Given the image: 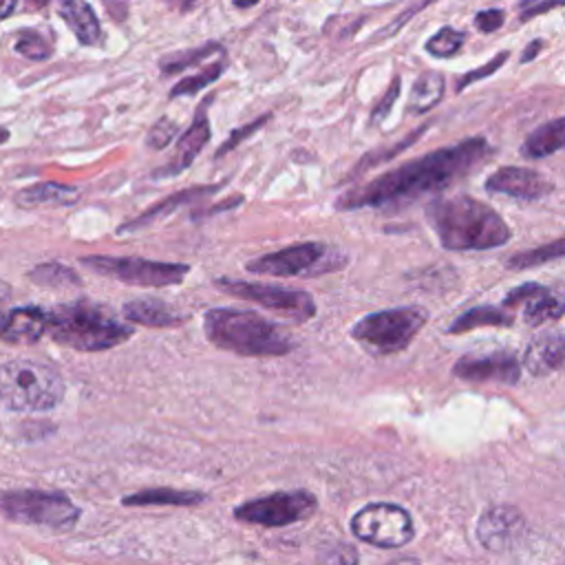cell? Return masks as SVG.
<instances>
[{
    "instance_id": "cell-46",
    "label": "cell",
    "mask_w": 565,
    "mask_h": 565,
    "mask_svg": "<svg viewBox=\"0 0 565 565\" xmlns=\"http://www.w3.org/2000/svg\"><path fill=\"white\" fill-rule=\"evenodd\" d=\"M234 2V7H238V9H247V7H254L256 2H260V0H232Z\"/></svg>"
},
{
    "instance_id": "cell-21",
    "label": "cell",
    "mask_w": 565,
    "mask_h": 565,
    "mask_svg": "<svg viewBox=\"0 0 565 565\" xmlns=\"http://www.w3.org/2000/svg\"><path fill=\"white\" fill-rule=\"evenodd\" d=\"M124 316L130 322L146 327H177L183 322V316L177 313L170 305L157 298H139L124 305Z\"/></svg>"
},
{
    "instance_id": "cell-42",
    "label": "cell",
    "mask_w": 565,
    "mask_h": 565,
    "mask_svg": "<svg viewBox=\"0 0 565 565\" xmlns=\"http://www.w3.org/2000/svg\"><path fill=\"white\" fill-rule=\"evenodd\" d=\"M541 46H543V42L541 40H534L525 51H523V55H521V62H530L532 57H536V53L541 51Z\"/></svg>"
},
{
    "instance_id": "cell-19",
    "label": "cell",
    "mask_w": 565,
    "mask_h": 565,
    "mask_svg": "<svg viewBox=\"0 0 565 565\" xmlns=\"http://www.w3.org/2000/svg\"><path fill=\"white\" fill-rule=\"evenodd\" d=\"M523 364L532 375H547L565 369V333L552 331L534 338L525 349Z\"/></svg>"
},
{
    "instance_id": "cell-18",
    "label": "cell",
    "mask_w": 565,
    "mask_h": 565,
    "mask_svg": "<svg viewBox=\"0 0 565 565\" xmlns=\"http://www.w3.org/2000/svg\"><path fill=\"white\" fill-rule=\"evenodd\" d=\"M205 106L203 104L192 121V126L181 135L179 143H177V152L174 157L154 174V177H174L179 172H183L199 154V150L210 141V119H207V113H205Z\"/></svg>"
},
{
    "instance_id": "cell-7",
    "label": "cell",
    "mask_w": 565,
    "mask_h": 565,
    "mask_svg": "<svg viewBox=\"0 0 565 565\" xmlns=\"http://www.w3.org/2000/svg\"><path fill=\"white\" fill-rule=\"evenodd\" d=\"M347 265V256L327 243H298L247 263V271L267 276H320Z\"/></svg>"
},
{
    "instance_id": "cell-8",
    "label": "cell",
    "mask_w": 565,
    "mask_h": 565,
    "mask_svg": "<svg viewBox=\"0 0 565 565\" xmlns=\"http://www.w3.org/2000/svg\"><path fill=\"white\" fill-rule=\"evenodd\" d=\"M0 512L15 523L46 525L55 530H66L75 525L79 516V510L68 497L42 490L0 492Z\"/></svg>"
},
{
    "instance_id": "cell-4",
    "label": "cell",
    "mask_w": 565,
    "mask_h": 565,
    "mask_svg": "<svg viewBox=\"0 0 565 565\" xmlns=\"http://www.w3.org/2000/svg\"><path fill=\"white\" fill-rule=\"evenodd\" d=\"M205 335L218 349L238 355H285L294 340L256 311L210 309L205 313Z\"/></svg>"
},
{
    "instance_id": "cell-2",
    "label": "cell",
    "mask_w": 565,
    "mask_h": 565,
    "mask_svg": "<svg viewBox=\"0 0 565 565\" xmlns=\"http://www.w3.org/2000/svg\"><path fill=\"white\" fill-rule=\"evenodd\" d=\"M428 218L439 243L450 252L492 249L510 241V227L486 203L459 194L428 205Z\"/></svg>"
},
{
    "instance_id": "cell-33",
    "label": "cell",
    "mask_w": 565,
    "mask_h": 565,
    "mask_svg": "<svg viewBox=\"0 0 565 565\" xmlns=\"http://www.w3.org/2000/svg\"><path fill=\"white\" fill-rule=\"evenodd\" d=\"M15 51L29 60H46L53 51H51V44L44 40L42 33L33 31V29H26V31H20L18 38H15Z\"/></svg>"
},
{
    "instance_id": "cell-36",
    "label": "cell",
    "mask_w": 565,
    "mask_h": 565,
    "mask_svg": "<svg viewBox=\"0 0 565 565\" xmlns=\"http://www.w3.org/2000/svg\"><path fill=\"white\" fill-rule=\"evenodd\" d=\"M267 119H269V115H263L260 119H256V121H252V124H247V126H243V128H238V130H234L232 135H230V139L218 148V152H216V157H221V154H227L236 143H241L243 139H247L254 130H258L260 126H265L267 124Z\"/></svg>"
},
{
    "instance_id": "cell-30",
    "label": "cell",
    "mask_w": 565,
    "mask_h": 565,
    "mask_svg": "<svg viewBox=\"0 0 565 565\" xmlns=\"http://www.w3.org/2000/svg\"><path fill=\"white\" fill-rule=\"evenodd\" d=\"M466 40L463 31H457L452 26H441L428 42H426V51L433 57H452L455 53L461 51Z\"/></svg>"
},
{
    "instance_id": "cell-41",
    "label": "cell",
    "mask_w": 565,
    "mask_h": 565,
    "mask_svg": "<svg viewBox=\"0 0 565 565\" xmlns=\"http://www.w3.org/2000/svg\"><path fill=\"white\" fill-rule=\"evenodd\" d=\"M9 298H11V287H9L4 280H0V322H2V318L7 316V302H9Z\"/></svg>"
},
{
    "instance_id": "cell-34",
    "label": "cell",
    "mask_w": 565,
    "mask_h": 565,
    "mask_svg": "<svg viewBox=\"0 0 565 565\" xmlns=\"http://www.w3.org/2000/svg\"><path fill=\"white\" fill-rule=\"evenodd\" d=\"M508 60V53L503 51V53H499V55H494L492 60H488L483 66H479V68H475V71H470V73H466L459 82H457V90H463L466 86H470L472 82H479V79H486L490 73H494V71H499L501 66H503V62Z\"/></svg>"
},
{
    "instance_id": "cell-40",
    "label": "cell",
    "mask_w": 565,
    "mask_h": 565,
    "mask_svg": "<svg viewBox=\"0 0 565 565\" xmlns=\"http://www.w3.org/2000/svg\"><path fill=\"white\" fill-rule=\"evenodd\" d=\"M561 4H565V0H525L521 4V20L525 22V20H530V18H534L539 13H545V11L554 9V7H561Z\"/></svg>"
},
{
    "instance_id": "cell-9",
    "label": "cell",
    "mask_w": 565,
    "mask_h": 565,
    "mask_svg": "<svg viewBox=\"0 0 565 565\" xmlns=\"http://www.w3.org/2000/svg\"><path fill=\"white\" fill-rule=\"evenodd\" d=\"M82 265L97 274L113 276L121 282L141 285V287L177 285L190 271V267L181 263H159V260H146V258H113V256H84Z\"/></svg>"
},
{
    "instance_id": "cell-27",
    "label": "cell",
    "mask_w": 565,
    "mask_h": 565,
    "mask_svg": "<svg viewBox=\"0 0 565 565\" xmlns=\"http://www.w3.org/2000/svg\"><path fill=\"white\" fill-rule=\"evenodd\" d=\"M203 497L199 492H183V490H143V492H137L132 497H126L124 503L126 505H192V503H199Z\"/></svg>"
},
{
    "instance_id": "cell-43",
    "label": "cell",
    "mask_w": 565,
    "mask_h": 565,
    "mask_svg": "<svg viewBox=\"0 0 565 565\" xmlns=\"http://www.w3.org/2000/svg\"><path fill=\"white\" fill-rule=\"evenodd\" d=\"M15 4H18V0H0V20H4L7 15H11L13 9H15Z\"/></svg>"
},
{
    "instance_id": "cell-38",
    "label": "cell",
    "mask_w": 565,
    "mask_h": 565,
    "mask_svg": "<svg viewBox=\"0 0 565 565\" xmlns=\"http://www.w3.org/2000/svg\"><path fill=\"white\" fill-rule=\"evenodd\" d=\"M397 95H399V77H395V79L391 82V88L384 93L382 102L373 108V113H371V121H373V124L382 121V119L388 115V110L393 108V104H395Z\"/></svg>"
},
{
    "instance_id": "cell-15",
    "label": "cell",
    "mask_w": 565,
    "mask_h": 565,
    "mask_svg": "<svg viewBox=\"0 0 565 565\" xmlns=\"http://www.w3.org/2000/svg\"><path fill=\"white\" fill-rule=\"evenodd\" d=\"M503 307H523L525 322L543 324L565 313V296L561 298L539 282H525L503 298Z\"/></svg>"
},
{
    "instance_id": "cell-3",
    "label": "cell",
    "mask_w": 565,
    "mask_h": 565,
    "mask_svg": "<svg viewBox=\"0 0 565 565\" xmlns=\"http://www.w3.org/2000/svg\"><path fill=\"white\" fill-rule=\"evenodd\" d=\"M55 342L77 351H104L132 335V327L113 316L106 307L73 300L49 311V331Z\"/></svg>"
},
{
    "instance_id": "cell-32",
    "label": "cell",
    "mask_w": 565,
    "mask_h": 565,
    "mask_svg": "<svg viewBox=\"0 0 565 565\" xmlns=\"http://www.w3.org/2000/svg\"><path fill=\"white\" fill-rule=\"evenodd\" d=\"M223 71H225V64H223V62H214V64L205 66L201 73H196V75H190V77L181 79V82L170 90V95H172V97H179V95H192V93H199L203 86L212 84V82H214Z\"/></svg>"
},
{
    "instance_id": "cell-6",
    "label": "cell",
    "mask_w": 565,
    "mask_h": 565,
    "mask_svg": "<svg viewBox=\"0 0 565 565\" xmlns=\"http://www.w3.org/2000/svg\"><path fill=\"white\" fill-rule=\"evenodd\" d=\"M426 313L417 307L382 309L364 316L351 329V335L373 355H388L406 349L424 327Z\"/></svg>"
},
{
    "instance_id": "cell-31",
    "label": "cell",
    "mask_w": 565,
    "mask_h": 565,
    "mask_svg": "<svg viewBox=\"0 0 565 565\" xmlns=\"http://www.w3.org/2000/svg\"><path fill=\"white\" fill-rule=\"evenodd\" d=\"M221 44L218 42H210L205 46H199V49H190V51H181V53H174V55H168L161 60V71L163 73H179L183 71L185 66H192L214 53H221Z\"/></svg>"
},
{
    "instance_id": "cell-12",
    "label": "cell",
    "mask_w": 565,
    "mask_h": 565,
    "mask_svg": "<svg viewBox=\"0 0 565 565\" xmlns=\"http://www.w3.org/2000/svg\"><path fill=\"white\" fill-rule=\"evenodd\" d=\"M316 510V499L311 492H276L263 499L247 501L234 510L238 521L256 523L263 527L289 525L300 519H307Z\"/></svg>"
},
{
    "instance_id": "cell-28",
    "label": "cell",
    "mask_w": 565,
    "mask_h": 565,
    "mask_svg": "<svg viewBox=\"0 0 565 565\" xmlns=\"http://www.w3.org/2000/svg\"><path fill=\"white\" fill-rule=\"evenodd\" d=\"M563 256H565V238H556V241L545 243V245H539V247H534V249L514 254L505 265H508L510 269H527V267H536V265H543V263L563 258Z\"/></svg>"
},
{
    "instance_id": "cell-20",
    "label": "cell",
    "mask_w": 565,
    "mask_h": 565,
    "mask_svg": "<svg viewBox=\"0 0 565 565\" xmlns=\"http://www.w3.org/2000/svg\"><path fill=\"white\" fill-rule=\"evenodd\" d=\"M60 15L68 24V29L75 33L77 42L90 46L102 38V26L86 0H62Z\"/></svg>"
},
{
    "instance_id": "cell-48",
    "label": "cell",
    "mask_w": 565,
    "mask_h": 565,
    "mask_svg": "<svg viewBox=\"0 0 565 565\" xmlns=\"http://www.w3.org/2000/svg\"><path fill=\"white\" fill-rule=\"evenodd\" d=\"M29 2H31V4H33V7H38V9H40V7H44V4H49V2H51V0H29Z\"/></svg>"
},
{
    "instance_id": "cell-29",
    "label": "cell",
    "mask_w": 565,
    "mask_h": 565,
    "mask_svg": "<svg viewBox=\"0 0 565 565\" xmlns=\"http://www.w3.org/2000/svg\"><path fill=\"white\" fill-rule=\"evenodd\" d=\"M29 278H31L33 282H38V285H46V287L82 285V278H79L73 269H68V267H64V265H60V263H44V265H38V267H33V269L29 271Z\"/></svg>"
},
{
    "instance_id": "cell-11",
    "label": "cell",
    "mask_w": 565,
    "mask_h": 565,
    "mask_svg": "<svg viewBox=\"0 0 565 565\" xmlns=\"http://www.w3.org/2000/svg\"><path fill=\"white\" fill-rule=\"evenodd\" d=\"M353 534L377 547H402L413 539L411 514L393 503L364 505L351 519Z\"/></svg>"
},
{
    "instance_id": "cell-17",
    "label": "cell",
    "mask_w": 565,
    "mask_h": 565,
    "mask_svg": "<svg viewBox=\"0 0 565 565\" xmlns=\"http://www.w3.org/2000/svg\"><path fill=\"white\" fill-rule=\"evenodd\" d=\"M49 331V311L42 307H15L0 322V340L9 344H31Z\"/></svg>"
},
{
    "instance_id": "cell-44",
    "label": "cell",
    "mask_w": 565,
    "mask_h": 565,
    "mask_svg": "<svg viewBox=\"0 0 565 565\" xmlns=\"http://www.w3.org/2000/svg\"><path fill=\"white\" fill-rule=\"evenodd\" d=\"M172 7H179L181 11H188L196 0H168Z\"/></svg>"
},
{
    "instance_id": "cell-5",
    "label": "cell",
    "mask_w": 565,
    "mask_h": 565,
    "mask_svg": "<svg viewBox=\"0 0 565 565\" xmlns=\"http://www.w3.org/2000/svg\"><path fill=\"white\" fill-rule=\"evenodd\" d=\"M64 395L57 371L38 360H9L0 364V399L13 411H51Z\"/></svg>"
},
{
    "instance_id": "cell-39",
    "label": "cell",
    "mask_w": 565,
    "mask_h": 565,
    "mask_svg": "<svg viewBox=\"0 0 565 565\" xmlns=\"http://www.w3.org/2000/svg\"><path fill=\"white\" fill-rule=\"evenodd\" d=\"M503 20H505V15H503L501 9H483V11L477 13L475 24L479 26V31L492 33V31H497L503 24Z\"/></svg>"
},
{
    "instance_id": "cell-23",
    "label": "cell",
    "mask_w": 565,
    "mask_h": 565,
    "mask_svg": "<svg viewBox=\"0 0 565 565\" xmlns=\"http://www.w3.org/2000/svg\"><path fill=\"white\" fill-rule=\"evenodd\" d=\"M79 199V190L64 183H35L26 190L15 194V203L22 207H38V205H73Z\"/></svg>"
},
{
    "instance_id": "cell-47",
    "label": "cell",
    "mask_w": 565,
    "mask_h": 565,
    "mask_svg": "<svg viewBox=\"0 0 565 565\" xmlns=\"http://www.w3.org/2000/svg\"><path fill=\"white\" fill-rule=\"evenodd\" d=\"M7 139H9V130H7V128H2V126H0V143H4V141H7Z\"/></svg>"
},
{
    "instance_id": "cell-16",
    "label": "cell",
    "mask_w": 565,
    "mask_h": 565,
    "mask_svg": "<svg viewBox=\"0 0 565 565\" xmlns=\"http://www.w3.org/2000/svg\"><path fill=\"white\" fill-rule=\"evenodd\" d=\"M523 530V516L510 505L488 508L479 523L477 536L488 550H505Z\"/></svg>"
},
{
    "instance_id": "cell-25",
    "label": "cell",
    "mask_w": 565,
    "mask_h": 565,
    "mask_svg": "<svg viewBox=\"0 0 565 565\" xmlns=\"http://www.w3.org/2000/svg\"><path fill=\"white\" fill-rule=\"evenodd\" d=\"M444 75L439 73H424L415 79L413 84V90H411V104H408V113H426L430 110L435 104L441 102V95H444Z\"/></svg>"
},
{
    "instance_id": "cell-13",
    "label": "cell",
    "mask_w": 565,
    "mask_h": 565,
    "mask_svg": "<svg viewBox=\"0 0 565 565\" xmlns=\"http://www.w3.org/2000/svg\"><path fill=\"white\" fill-rule=\"evenodd\" d=\"M452 373L466 382H497L514 384L519 380V362L508 351H494L483 355H463L455 362Z\"/></svg>"
},
{
    "instance_id": "cell-26",
    "label": "cell",
    "mask_w": 565,
    "mask_h": 565,
    "mask_svg": "<svg viewBox=\"0 0 565 565\" xmlns=\"http://www.w3.org/2000/svg\"><path fill=\"white\" fill-rule=\"evenodd\" d=\"M216 190H218L216 185H207V188H192V190L179 192V194H174V196H170V199H163L159 205H154L152 210H148V212H146V214H141L139 218H135V223L130 221V223H128V225H124L121 230H137V227H141V225L150 223L152 218L163 216V214H170V212H174L177 207H181V205H183V203H188V201L210 196V194H214Z\"/></svg>"
},
{
    "instance_id": "cell-35",
    "label": "cell",
    "mask_w": 565,
    "mask_h": 565,
    "mask_svg": "<svg viewBox=\"0 0 565 565\" xmlns=\"http://www.w3.org/2000/svg\"><path fill=\"white\" fill-rule=\"evenodd\" d=\"M177 135V124L172 121V119H168V117H163V119H159L152 128H150V132H148V146L150 148H154V150H161V148H166L168 146V141L172 139Z\"/></svg>"
},
{
    "instance_id": "cell-22",
    "label": "cell",
    "mask_w": 565,
    "mask_h": 565,
    "mask_svg": "<svg viewBox=\"0 0 565 565\" xmlns=\"http://www.w3.org/2000/svg\"><path fill=\"white\" fill-rule=\"evenodd\" d=\"M565 148V117L552 119L536 130L530 132V137L523 141L521 152L527 159H543Z\"/></svg>"
},
{
    "instance_id": "cell-10",
    "label": "cell",
    "mask_w": 565,
    "mask_h": 565,
    "mask_svg": "<svg viewBox=\"0 0 565 565\" xmlns=\"http://www.w3.org/2000/svg\"><path fill=\"white\" fill-rule=\"evenodd\" d=\"M214 285L232 296H238L243 300H252L260 307H267L285 318H291L296 322H305L313 318L316 313V302L313 298L294 287H280V285H267V282H245V280H230L221 278L214 280Z\"/></svg>"
},
{
    "instance_id": "cell-45",
    "label": "cell",
    "mask_w": 565,
    "mask_h": 565,
    "mask_svg": "<svg viewBox=\"0 0 565 565\" xmlns=\"http://www.w3.org/2000/svg\"><path fill=\"white\" fill-rule=\"evenodd\" d=\"M388 565H419V561H417V558L406 556V558H395V561H391Z\"/></svg>"
},
{
    "instance_id": "cell-14",
    "label": "cell",
    "mask_w": 565,
    "mask_h": 565,
    "mask_svg": "<svg viewBox=\"0 0 565 565\" xmlns=\"http://www.w3.org/2000/svg\"><path fill=\"white\" fill-rule=\"evenodd\" d=\"M486 190L492 194H505L523 201H536L552 192V181L541 172L519 166H503L486 179Z\"/></svg>"
},
{
    "instance_id": "cell-37",
    "label": "cell",
    "mask_w": 565,
    "mask_h": 565,
    "mask_svg": "<svg viewBox=\"0 0 565 565\" xmlns=\"http://www.w3.org/2000/svg\"><path fill=\"white\" fill-rule=\"evenodd\" d=\"M322 563L324 565H355L358 563V554L351 545H335V547H329L327 554L322 556Z\"/></svg>"
},
{
    "instance_id": "cell-1",
    "label": "cell",
    "mask_w": 565,
    "mask_h": 565,
    "mask_svg": "<svg viewBox=\"0 0 565 565\" xmlns=\"http://www.w3.org/2000/svg\"><path fill=\"white\" fill-rule=\"evenodd\" d=\"M490 154V146L481 137L439 148L430 154L417 157L395 170L380 174L362 188H353L338 199L340 210L355 207H386L402 201L417 199L428 192L448 188L452 181L466 177L477 163Z\"/></svg>"
},
{
    "instance_id": "cell-24",
    "label": "cell",
    "mask_w": 565,
    "mask_h": 565,
    "mask_svg": "<svg viewBox=\"0 0 565 565\" xmlns=\"http://www.w3.org/2000/svg\"><path fill=\"white\" fill-rule=\"evenodd\" d=\"M512 320L514 318L508 311L483 305V307H472L466 313H461L459 318H455L452 324L448 327V331L463 333V331H470L477 327H510Z\"/></svg>"
}]
</instances>
